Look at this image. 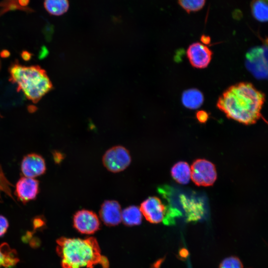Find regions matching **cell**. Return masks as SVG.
<instances>
[{"mask_svg":"<svg viewBox=\"0 0 268 268\" xmlns=\"http://www.w3.org/2000/svg\"><path fill=\"white\" fill-rule=\"evenodd\" d=\"M265 95L253 84L242 82L230 86L218 98L217 107L229 119L250 125L262 117Z\"/></svg>","mask_w":268,"mask_h":268,"instance_id":"1","label":"cell"},{"mask_svg":"<svg viewBox=\"0 0 268 268\" xmlns=\"http://www.w3.org/2000/svg\"><path fill=\"white\" fill-rule=\"evenodd\" d=\"M57 243L56 251L61 258L62 268H93L98 264L102 268H109L108 260L101 255L98 242L93 237H62L57 239Z\"/></svg>","mask_w":268,"mask_h":268,"instance_id":"2","label":"cell"},{"mask_svg":"<svg viewBox=\"0 0 268 268\" xmlns=\"http://www.w3.org/2000/svg\"><path fill=\"white\" fill-rule=\"evenodd\" d=\"M9 71V80L17 85V91L21 90L34 103L53 88L46 71L38 66L27 67L15 63L10 66Z\"/></svg>","mask_w":268,"mask_h":268,"instance_id":"3","label":"cell"},{"mask_svg":"<svg viewBox=\"0 0 268 268\" xmlns=\"http://www.w3.org/2000/svg\"><path fill=\"white\" fill-rule=\"evenodd\" d=\"M191 170V179L198 186H211L217 179L215 165L206 159H198L194 161Z\"/></svg>","mask_w":268,"mask_h":268,"instance_id":"4","label":"cell"},{"mask_svg":"<svg viewBox=\"0 0 268 268\" xmlns=\"http://www.w3.org/2000/svg\"><path fill=\"white\" fill-rule=\"evenodd\" d=\"M104 166L109 171L117 173L123 171L130 164L131 156L125 147L117 145L107 150L102 158Z\"/></svg>","mask_w":268,"mask_h":268,"instance_id":"5","label":"cell"},{"mask_svg":"<svg viewBox=\"0 0 268 268\" xmlns=\"http://www.w3.org/2000/svg\"><path fill=\"white\" fill-rule=\"evenodd\" d=\"M73 224L74 228L79 232L92 234L99 229L100 223L95 213L91 210L81 209L74 214Z\"/></svg>","mask_w":268,"mask_h":268,"instance_id":"6","label":"cell"},{"mask_svg":"<svg viewBox=\"0 0 268 268\" xmlns=\"http://www.w3.org/2000/svg\"><path fill=\"white\" fill-rule=\"evenodd\" d=\"M139 208L142 215L151 223L163 221L166 215V206L156 197H148L142 202Z\"/></svg>","mask_w":268,"mask_h":268,"instance_id":"7","label":"cell"},{"mask_svg":"<svg viewBox=\"0 0 268 268\" xmlns=\"http://www.w3.org/2000/svg\"><path fill=\"white\" fill-rule=\"evenodd\" d=\"M187 56L191 65L197 68H204L209 64L212 52L205 45L195 42L189 46Z\"/></svg>","mask_w":268,"mask_h":268,"instance_id":"8","label":"cell"},{"mask_svg":"<svg viewBox=\"0 0 268 268\" xmlns=\"http://www.w3.org/2000/svg\"><path fill=\"white\" fill-rule=\"evenodd\" d=\"M39 181L36 179L22 177L16 184L14 194L20 201L25 204L36 199L39 193Z\"/></svg>","mask_w":268,"mask_h":268,"instance_id":"9","label":"cell"},{"mask_svg":"<svg viewBox=\"0 0 268 268\" xmlns=\"http://www.w3.org/2000/svg\"><path fill=\"white\" fill-rule=\"evenodd\" d=\"M21 170L24 177L34 178L44 174L46 170L44 159L40 154L32 153L22 159Z\"/></svg>","mask_w":268,"mask_h":268,"instance_id":"10","label":"cell"},{"mask_svg":"<svg viewBox=\"0 0 268 268\" xmlns=\"http://www.w3.org/2000/svg\"><path fill=\"white\" fill-rule=\"evenodd\" d=\"M267 51L263 48L253 49L247 54V66L257 77H264L267 74Z\"/></svg>","mask_w":268,"mask_h":268,"instance_id":"11","label":"cell"},{"mask_svg":"<svg viewBox=\"0 0 268 268\" xmlns=\"http://www.w3.org/2000/svg\"><path fill=\"white\" fill-rule=\"evenodd\" d=\"M99 214L104 223L109 226L117 225L122 221L121 207L115 200L104 201L101 206Z\"/></svg>","mask_w":268,"mask_h":268,"instance_id":"12","label":"cell"},{"mask_svg":"<svg viewBox=\"0 0 268 268\" xmlns=\"http://www.w3.org/2000/svg\"><path fill=\"white\" fill-rule=\"evenodd\" d=\"M204 101L202 93L198 89L192 88L184 91L182 95L183 105L190 109H196L201 106Z\"/></svg>","mask_w":268,"mask_h":268,"instance_id":"13","label":"cell"},{"mask_svg":"<svg viewBox=\"0 0 268 268\" xmlns=\"http://www.w3.org/2000/svg\"><path fill=\"white\" fill-rule=\"evenodd\" d=\"M171 174L177 183L186 185L189 183L191 179V167L186 162L179 161L172 167Z\"/></svg>","mask_w":268,"mask_h":268,"instance_id":"14","label":"cell"},{"mask_svg":"<svg viewBox=\"0 0 268 268\" xmlns=\"http://www.w3.org/2000/svg\"><path fill=\"white\" fill-rule=\"evenodd\" d=\"M142 214L140 208L131 205L122 211V221L128 226L139 225L142 221Z\"/></svg>","mask_w":268,"mask_h":268,"instance_id":"15","label":"cell"},{"mask_svg":"<svg viewBox=\"0 0 268 268\" xmlns=\"http://www.w3.org/2000/svg\"><path fill=\"white\" fill-rule=\"evenodd\" d=\"M44 7L50 14L60 16L68 9L69 1L68 0H44Z\"/></svg>","mask_w":268,"mask_h":268,"instance_id":"16","label":"cell"},{"mask_svg":"<svg viewBox=\"0 0 268 268\" xmlns=\"http://www.w3.org/2000/svg\"><path fill=\"white\" fill-rule=\"evenodd\" d=\"M268 0H252L251 9L253 17L260 22L268 20Z\"/></svg>","mask_w":268,"mask_h":268,"instance_id":"17","label":"cell"},{"mask_svg":"<svg viewBox=\"0 0 268 268\" xmlns=\"http://www.w3.org/2000/svg\"><path fill=\"white\" fill-rule=\"evenodd\" d=\"M13 187V185L9 181L5 176L0 164V202L2 201V193H4L14 201L11 190V188Z\"/></svg>","mask_w":268,"mask_h":268,"instance_id":"18","label":"cell"},{"mask_svg":"<svg viewBox=\"0 0 268 268\" xmlns=\"http://www.w3.org/2000/svg\"><path fill=\"white\" fill-rule=\"evenodd\" d=\"M178 3L189 13L201 10L204 5L205 0H178Z\"/></svg>","mask_w":268,"mask_h":268,"instance_id":"19","label":"cell"},{"mask_svg":"<svg viewBox=\"0 0 268 268\" xmlns=\"http://www.w3.org/2000/svg\"><path fill=\"white\" fill-rule=\"evenodd\" d=\"M0 7L1 8V13H4L8 10L14 9H20L22 10L33 11L29 8H25L20 5L18 0H3L0 3Z\"/></svg>","mask_w":268,"mask_h":268,"instance_id":"20","label":"cell"},{"mask_svg":"<svg viewBox=\"0 0 268 268\" xmlns=\"http://www.w3.org/2000/svg\"><path fill=\"white\" fill-rule=\"evenodd\" d=\"M219 268H244L241 260L235 256L224 259L220 264Z\"/></svg>","mask_w":268,"mask_h":268,"instance_id":"21","label":"cell"},{"mask_svg":"<svg viewBox=\"0 0 268 268\" xmlns=\"http://www.w3.org/2000/svg\"><path fill=\"white\" fill-rule=\"evenodd\" d=\"M33 231L42 230L46 225V220L43 216H37L34 218L32 221Z\"/></svg>","mask_w":268,"mask_h":268,"instance_id":"22","label":"cell"},{"mask_svg":"<svg viewBox=\"0 0 268 268\" xmlns=\"http://www.w3.org/2000/svg\"><path fill=\"white\" fill-rule=\"evenodd\" d=\"M9 226L7 219L2 215H0V237L2 236L6 232Z\"/></svg>","mask_w":268,"mask_h":268,"instance_id":"23","label":"cell"},{"mask_svg":"<svg viewBox=\"0 0 268 268\" xmlns=\"http://www.w3.org/2000/svg\"><path fill=\"white\" fill-rule=\"evenodd\" d=\"M196 118L200 123H204L208 119V114L203 110H200L197 112Z\"/></svg>","mask_w":268,"mask_h":268,"instance_id":"24","label":"cell"},{"mask_svg":"<svg viewBox=\"0 0 268 268\" xmlns=\"http://www.w3.org/2000/svg\"><path fill=\"white\" fill-rule=\"evenodd\" d=\"M28 243L32 248H37L40 246L41 242L39 238L33 237Z\"/></svg>","mask_w":268,"mask_h":268,"instance_id":"25","label":"cell"},{"mask_svg":"<svg viewBox=\"0 0 268 268\" xmlns=\"http://www.w3.org/2000/svg\"><path fill=\"white\" fill-rule=\"evenodd\" d=\"M34 231H27L25 234L22 237V241L25 243H27L29 242L31 239L33 237Z\"/></svg>","mask_w":268,"mask_h":268,"instance_id":"26","label":"cell"},{"mask_svg":"<svg viewBox=\"0 0 268 268\" xmlns=\"http://www.w3.org/2000/svg\"><path fill=\"white\" fill-rule=\"evenodd\" d=\"M21 56L24 60L27 61L30 60L31 54L27 51H23L22 53Z\"/></svg>","mask_w":268,"mask_h":268,"instance_id":"27","label":"cell"},{"mask_svg":"<svg viewBox=\"0 0 268 268\" xmlns=\"http://www.w3.org/2000/svg\"><path fill=\"white\" fill-rule=\"evenodd\" d=\"M4 266V256L0 247V268L1 266Z\"/></svg>","mask_w":268,"mask_h":268,"instance_id":"28","label":"cell"},{"mask_svg":"<svg viewBox=\"0 0 268 268\" xmlns=\"http://www.w3.org/2000/svg\"><path fill=\"white\" fill-rule=\"evenodd\" d=\"M201 41L205 44H208L210 42V38L208 36L202 35L201 37Z\"/></svg>","mask_w":268,"mask_h":268,"instance_id":"29","label":"cell"},{"mask_svg":"<svg viewBox=\"0 0 268 268\" xmlns=\"http://www.w3.org/2000/svg\"><path fill=\"white\" fill-rule=\"evenodd\" d=\"M9 55V53L7 51H3L1 53V56L2 57H7Z\"/></svg>","mask_w":268,"mask_h":268,"instance_id":"30","label":"cell"},{"mask_svg":"<svg viewBox=\"0 0 268 268\" xmlns=\"http://www.w3.org/2000/svg\"></svg>","mask_w":268,"mask_h":268,"instance_id":"31","label":"cell"}]
</instances>
